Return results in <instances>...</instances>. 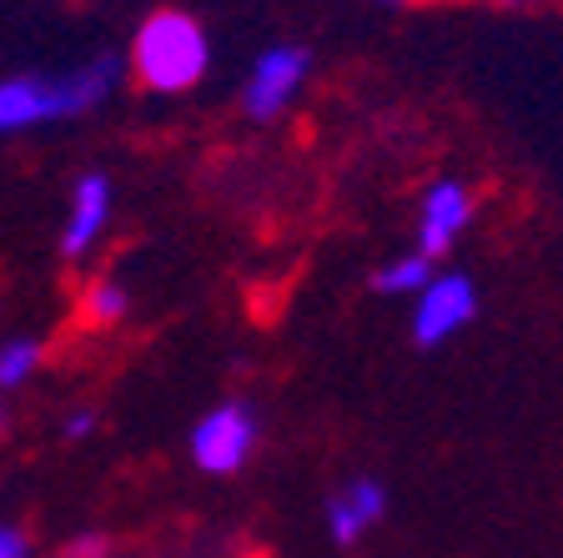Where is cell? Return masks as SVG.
<instances>
[{
    "label": "cell",
    "mask_w": 563,
    "mask_h": 558,
    "mask_svg": "<svg viewBox=\"0 0 563 558\" xmlns=\"http://www.w3.org/2000/svg\"><path fill=\"white\" fill-rule=\"evenodd\" d=\"M438 272V262H428V256L412 247V252H402V256H393L387 267H377V277H373V287L383 292V297H418L422 292V282Z\"/></svg>",
    "instance_id": "30bf717a"
},
{
    "label": "cell",
    "mask_w": 563,
    "mask_h": 558,
    "mask_svg": "<svg viewBox=\"0 0 563 558\" xmlns=\"http://www.w3.org/2000/svg\"><path fill=\"white\" fill-rule=\"evenodd\" d=\"M5 433H11V407L0 403V438H5Z\"/></svg>",
    "instance_id": "2e32d148"
},
{
    "label": "cell",
    "mask_w": 563,
    "mask_h": 558,
    "mask_svg": "<svg viewBox=\"0 0 563 558\" xmlns=\"http://www.w3.org/2000/svg\"><path fill=\"white\" fill-rule=\"evenodd\" d=\"M257 413L246 403H217L207 418H197L191 428V463L211 478H232L252 463L257 453Z\"/></svg>",
    "instance_id": "3957f363"
},
{
    "label": "cell",
    "mask_w": 563,
    "mask_h": 558,
    "mask_svg": "<svg viewBox=\"0 0 563 558\" xmlns=\"http://www.w3.org/2000/svg\"><path fill=\"white\" fill-rule=\"evenodd\" d=\"M387 6H422V0H387Z\"/></svg>",
    "instance_id": "e0dca14e"
},
{
    "label": "cell",
    "mask_w": 563,
    "mask_h": 558,
    "mask_svg": "<svg viewBox=\"0 0 563 558\" xmlns=\"http://www.w3.org/2000/svg\"><path fill=\"white\" fill-rule=\"evenodd\" d=\"M478 317V287L463 272H433L412 297V342L418 348H438V342L457 338L463 327Z\"/></svg>",
    "instance_id": "5b68a950"
},
{
    "label": "cell",
    "mask_w": 563,
    "mask_h": 558,
    "mask_svg": "<svg viewBox=\"0 0 563 558\" xmlns=\"http://www.w3.org/2000/svg\"><path fill=\"white\" fill-rule=\"evenodd\" d=\"M473 227V192L463 182H433L418 207V252L428 262L453 252V242Z\"/></svg>",
    "instance_id": "8992f818"
},
{
    "label": "cell",
    "mask_w": 563,
    "mask_h": 558,
    "mask_svg": "<svg viewBox=\"0 0 563 558\" xmlns=\"http://www.w3.org/2000/svg\"><path fill=\"white\" fill-rule=\"evenodd\" d=\"M387 513V493H383V483L377 478H352L342 493H332V503H328V534H332V544H342V548H352L357 538L367 534V528L377 524Z\"/></svg>",
    "instance_id": "ba28073f"
},
{
    "label": "cell",
    "mask_w": 563,
    "mask_h": 558,
    "mask_svg": "<svg viewBox=\"0 0 563 558\" xmlns=\"http://www.w3.org/2000/svg\"><path fill=\"white\" fill-rule=\"evenodd\" d=\"M41 358H46V348L35 338H11L5 348H0V393H15V387L31 383V372L41 368Z\"/></svg>",
    "instance_id": "8fae6325"
},
{
    "label": "cell",
    "mask_w": 563,
    "mask_h": 558,
    "mask_svg": "<svg viewBox=\"0 0 563 558\" xmlns=\"http://www.w3.org/2000/svg\"><path fill=\"white\" fill-rule=\"evenodd\" d=\"M126 313H131V297L111 277L86 282L81 297H76V327H86V332H106V327H117Z\"/></svg>",
    "instance_id": "9c48e42d"
},
{
    "label": "cell",
    "mask_w": 563,
    "mask_h": 558,
    "mask_svg": "<svg viewBox=\"0 0 563 558\" xmlns=\"http://www.w3.org/2000/svg\"><path fill=\"white\" fill-rule=\"evenodd\" d=\"M60 558H106V538L101 534H81L60 548Z\"/></svg>",
    "instance_id": "4fadbf2b"
},
{
    "label": "cell",
    "mask_w": 563,
    "mask_h": 558,
    "mask_svg": "<svg viewBox=\"0 0 563 558\" xmlns=\"http://www.w3.org/2000/svg\"><path fill=\"white\" fill-rule=\"evenodd\" d=\"M131 70V81L152 96H181L201 86L211 70V35L191 11H152L131 35V56L121 61Z\"/></svg>",
    "instance_id": "7a4b0ae2"
},
{
    "label": "cell",
    "mask_w": 563,
    "mask_h": 558,
    "mask_svg": "<svg viewBox=\"0 0 563 558\" xmlns=\"http://www.w3.org/2000/svg\"><path fill=\"white\" fill-rule=\"evenodd\" d=\"M312 76V56L302 46H272L252 61V76L242 86V111L252 121H277L297 106Z\"/></svg>",
    "instance_id": "277c9868"
},
{
    "label": "cell",
    "mask_w": 563,
    "mask_h": 558,
    "mask_svg": "<svg viewBox=\"0 0 563 558\" xmlns=\"http://www.w3.org/2000/svg\"><path fill=\"white\" fill-rule=\"evenodd\" d=\"M493 6H504V11H539V6H559V0H493Z\"/></svg>",
    "instance_id": "9a60e30c"
},
{
    "label": "cell",
    "mask_w": 563,
    "mask_h": 558,
    "mask_svg": "<svg viewBox=\"0 0 563 558\" xmlns=\"http://www.w3.org/2000/svg\"><path fill=\"white\" fill-rule=\"evenodd\" d=\"M111 201H117L111 176L91 172V176L76 182V192H70L66 232H60V256H66V262H86V256L96 252V242H101L106 227H111Z\"/></svg>",
    "instance_id": "52a82bcc"
},
{
    "label": "cell",
    "mask_w": 563,
    "mask_h": 558,
    "mask_svg": "<svg viewBox=\"0 0 563 558\" xmlns=\"http://www.w3.org/2000/svg\"><path fill=\"white\" fill-rule=\"evenodd\" d=\"M86 433H96V413H91V407H81V413H70V418H66V438H86Z\"/></svg>",
    "instance_id": "5bb4252c"
},
{
    "label": "cell",
    "mask_w": 563,
    "mask_h": 558,
    "mask_svg": "<svg viewBox=\"0 0 563 558\" xmlns=\"http://www.w3.org/2000/svg\"><path fill=\"white\" fill-rule=\"evenodd\" d=\"M121 76H126V66L117 56L81 61L70 70H56V76H5L0 81V136L86 117L117 91Z\"/></svg>",
    "instance_id": "6da1fadb"
},
{
    "label": "cell",
    "mask_w": 563,
    "mask_h": 558,
    "mask_svg": "<svg viewBox=\"0 0 563 558\" xmlns=\"http://www.w3.org/2000/svg\"><path fill=\"white\" fill-rule=\"evenodd\" d=\"M0 558H35V554H31V538H25L21 528L0 524Z\"/></svg>",
    "instance_id": "7c38bea8"
}]
</instances>
